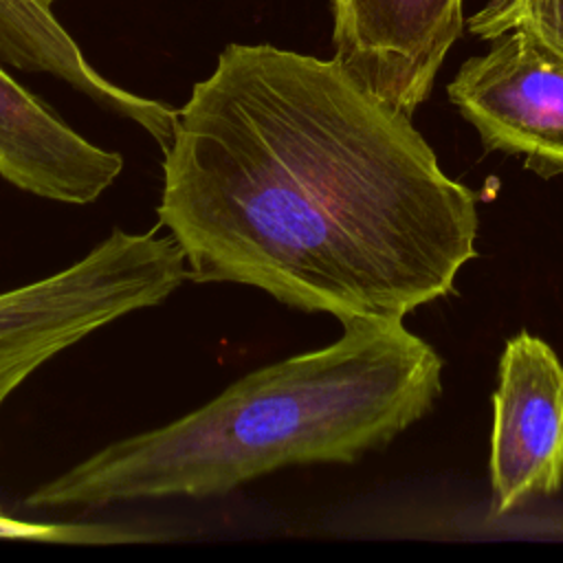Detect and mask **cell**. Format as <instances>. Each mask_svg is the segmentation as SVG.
I'll list each match as a JSON object with an SVG mask.
<instances>
[{
	"mask_svg": "<svg viewBox=\"0 0 563 563\" xmlns=\"http://www.w3.org/2000/svg\"><path fill=\"white\" fill-rule=\"evenodd\" d=\"M158 227L189 279L253 286L303 312L405 319L477 255L475 194L411 117L334 57L229 44L178 108Z\"/></svg>",
	"mask_w": 563,
	"mask_h": 563,
	"instance_id": "obj_1",
	"label": "cell"
},
{
	"mask_svg": "<svg viewBox=\"0 0 563 563\" xmlns=\"http://www.w3.org/2000/svg\"><path fill=\"white\" fill-rule=\"evenodd\" d=\"M319 350L253 369L202 407L51 477L31 510L222 497L286 466L352 464L424 418L442 358L402 319H350Z\"/></svg>",
	"mask_w": 563,
	"mask_h": 563,
	"instance_id": "obj_2",
	"label": "cell"
},
{
	"mask_svg": "<svg viewBox=\"0 0 563 563\" xmlns=\"http://www.w3.org/2000/svg\"><path fill=\"white\" fill-rule=\"evenodd\" d=\"M185 279L187 262L169 233L112 229L70 266L0 292V407L51 358L163 303Z\"/></svg>",
	"mask_w": 563,
	"mask_h": 563,
	"instance_id": "obj_3",
	"label": "cell"
},
{
	"mask_svg": "<svg viewBox=\"0 0 563 563\" xmlns=\"http://www.w3.org/2000/svg\"><path fill=\"white\" fill-rule=\"evenodd\" d=\"M486 152L523 158L541 178L563 176V57L510 31L468 57L446 86Z\"/></svg>",
	"mask_w": 563,
	"mask_h": 563,
	"instance_id": "obj_4",
	"label": "cell"
},
{
	"mask_svg": "<svg viewBox=\"0 0 563 563\" xmlns=\"http://www.w3.org/2000/svg\"><path fill=\"white\" fill-rule=\"evenodd\" d=\"M490 517L563 486V363L530 332L506 341L493 394Z\"/></svg>",
	"mask_w": 563,
	"mask_h": 563,
	"instance_id": "obj_5",
	"label": "cell"
},
{
	"mask_svg": "<svg viewBox=\"0 0 563 563\" xmlns=\"http://www.w3.org/2000/svg\"><path fill=\"white\" fill-rule=\"evenodd\" d=\"M464 26L462 0H332L334 59L411 117Z\"/></svg>",
	"mask_w": 563,
	"mask_h": 563,
	"instance_id": "obj_6",
	"label": "cell"
},
{
	"mask_svg": "<svg viewBox=\"0 0 563 563\" xmlns=\"http://www.w3.org/2000/svg\"><path fill=\"white\" fill-rule=\"evenodd\" d=\"M123 172L119 152L95 145L18 84L0 62V176L66 205H90Z\"/></svg>",
	"mask_w": 563,
	"mask_h": 563,
	"instance_id": "obj_7",
	"label": "cell"
},
{
	"mask_svg": "<svg viewBox=\"0 0 563 563\" xmlns=\"http://www.w3.org/2000/svg\"><path fill=\"white\" fill-rule=\"evenodd\" d=\"M468 31L484 42L521 31L563 57V0H490L468 18Z\"/></svg>",
	"mask_w": 563,
	"mask_h": 563,
	"instance_id": "obj_8",
	"label": "cell"
},
{
	"mask_svg": "<svg viewBox=\"0 0 563 563\" xmlns=\"http://www.w3.org/2000/svg\"><path fill=\"white\" fill-rule=\"evenodd\" d=\"M0 537L4 539H40L57 543H117V541H147V534L117 532L106 526H75V523H40L22 521L2 512L0 508Z\"/></svg>",
	"mask_w": 563,
	"mask_h": 563,
	"instance_id": "obj_9",
	"label": "cell"
},
{
	"mask_svg": "<svg viewBox=\"0 0 563 563\" xmlns=\"http://www.w3.org/2000/svg\"><path fill=\"white\" fill-rule=\"evenodd\" d=\"M42 2H44V4H48V7H53V2H55V0H42Z\"/></svg>",
	"mask_w": 563,
	"mask_h": 563,
	"instance_id": "obj_10",
	"label": "cell"
}]
</instances>
